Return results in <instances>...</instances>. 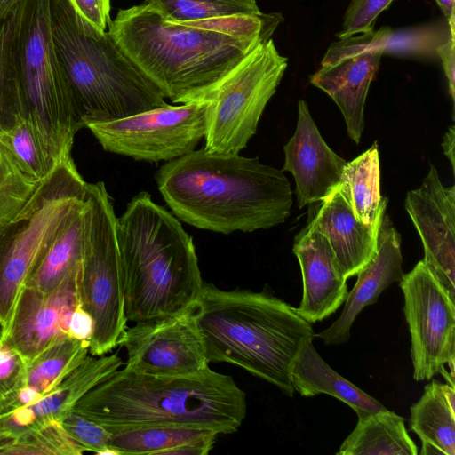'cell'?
I'll list each match as a JSON object with an SVG mask.
<instances>
[{
  "label": "cell",
  "mask_w": 455,
  "mask_h": 455,
  "mask_svg": "<svg viewBox=\"0 0 455 455\" xmlns=\"http://www.w3.org/2000/svg\"><path fill=\"white\" fill-rule=\"evenodd\" d=\"M287 65V58L270 38L250 52L200 100L207 102L204 148L239 154L256 133Z\"/></svg>",
  "instance_id": "10"
},
{
  "label": "cell",
  "mask_w": 455,
  "mask_h": 455,
  "mask_svg": "<svg viewBox=\"0 0 455 455\" xmlns=\"http://www.w3.org/2000/svg\"><path fill=\"white\" fill-rule=\"evenodd\" d=\"M393 1L352 0L345 12L342 29L337 36L344 39L373 31L376 19Z\"/></svg>",
  "instance_id": "35"
},
{
  "label": "cell",
  "mask_w": 455,
  "mask_h": 455,
  "mask_svg": "<svg viewBox=\"0 0 455 455\" xmlns=\"http://www.w3.org/2000/svg\"><path fill=\"white\" fill-rule=\"evenodd\" d=\"M72 410L110 434L153 427L238 430L245 393L234 379L209 367L193 374L158 376L124 368L87 392Z\"/></svg>",
  "instance_id": "2"
},
{
  "label": "cell",
  "mask_w": 455,
  "mask_h": 455,
  "mask_svg": "<svg viewBox=\"0 0 455 455\" xmlns=\"http://www.w3.org/2000/svg\"><path fill=\"white\" fill-rule=\"evenodd\" d=\"M194 309L127 327L118 346L125 348V367L138 372L178 376L209 367Z\"/></svg>",
  "instance_id": "14"
},
{
  "label": "cell",
  "mask_w": 455,
  "mask_h": 455,
  "mask_svg": "<svg viewBox=\"0 0 455 455\" xmlns=\"http://www.w3.org/2000/svg\"><path fill=\"white\" fill-rule=\"evenodd\" d=\"M356 219L379 232L387 198L380 194V170L378 143L344 167L338 188Z\"/></svg>",
  "instance_id": "26"
},
{
  "label": "cell",
  "mask_w": 455,
  "mask_h": 455,
  "mask_svg": "<svg viewBox=\"0 0 455 455\" xmlns=\"http://www.w3.org/2000/svg\"><path fill=\"white\" fill-rule=\"evenodd\" d=\"M11 45L22 117L55 166L71 157L75 135L83 124L54 50L50 0H20L12 13Z\"/></svg>",
  "instance_id": "7"
},
{
  "label": "cell",
  "mask_w": 455,
  "mask_h": 455,
  "mask_svg": "<svg viewBox=\"0 0 455 455\" xmlns=\"http://www.w3.org/2000/svg\"><path fill=\"white\" fill-rule=\"evenodd\" d=\"M77 13L92 27L105 32L110 18V0H69Z\"/></svg>",
  "instance_id": "37"
},
{
  "label": "cell",
  "mask_w": 455,
  "mask_h": 455,
  "mask_svg": "<svg viewBox=\"0 0 455 455\" xmlns=\"http://www.w3.org/2000/svg\"><path fill=\"white\" fill-rule=\"evenodd\" d=\"M454 386L433 379L410 409V430L421 440L420 454H455Z\"/></svg>",
  "instance_id": "24"
},
{
  "label": "cell",
  "mask_w": 455,
  "mask_h": 455,
  "mask_svg": "<svg viewBox=\"0 0 455 455\" xmlns=\"http://www.w3.org/2000/svg\"><path fill=\"white\" fill-rule=\"evenodd\" d=\"M26 361L0 342V406L25 387Z\"/></svg>",
  "instance_id": "36"
},
{
  "label": "cell",
  "mask_w": 455,
  "mask_h": 455,
  "mask_svg": "<svg viewBox=\"0 0 455 455\" xmlns=\"http://www.w3.org/2000/svg\"><path fill=\"white\" fill-rule=\"evenodd\" d=\"M172 23H197L261 15L256 0H146Z\"/></svg>",
  "instance_id": "29"
},
{
  "label": "cell",
  "mask_w": 455,
  "mask_h": 455,
  "mask_svg": "<svg viewBox=\"0 0 455 455\" xmlns=\"http://www.w3.org/2000/svg\"><path fill=\"white\" fill-rule=\"evenodd\" d=\"M89 345L69 335L55 341L27 363L24 387L39 399L86 359Z\"/></svg>",
  "instance_id": "28"
},
{
  "label": "cell",
  "mask_w": 455,
  "mask_h": 455,
  "mask_svg": "<svg viewBox=\"0 0 455 455\" xmlns=\"http://www.w3.org/2000/svg\"><path fill=\"white\" fill-rule=\"evenodd\" d=\"M12 14L0 21V132L12 129L22 116L19 78L12 54Z\"/></svg>",
  "instance_id": "30"
},
{
  "label": "cell",
  "mask_w": 455,
  "mask_h": 455,
  "mask_svg": "<svg viewBox=\"0 0 455 455\" xmlns=\"http://www.w3.org/2000/svg\"><path fill=\"white\" fill-rule=\"evenodd\" d=\"M155 179L178 219L222 234L279 225L292 205L288 179L259 157L195 149L163 164Z\"/></svg>",
  "instance_id": "1"
},
{
  "label": "cell",
  "mask_w": 455,
  "mask_h": 455,
  "mask_svg": "<svg viewBox=\"0 0 455 455\" xmlns=\"http://www.w3.org/2000/svg\"><path fill=\"white\" fill-rule=\"evenodd\" d=\"M401 235L389 217L384 215L378 233V249L373 258L356 274L357 281L347 293L339 317L327 329L315 334L326 345L346 343L358 314L375 303L380 293L402 280Z\"/></svg>",
  "instance_id": "20"
},
{
  "label": "cell",
  "mask_w": 455,
  "mask_h": 455,
  "mask_svg": "<svg viewBox=\"0 0 455 455\" xmlns=\"http://www.w3.org/2000/svg\"><path fill=\"white\" fill-rule=\"evenodd\" d=\"M454 145H455V128H454V125H451L443 136L442 147H443L444 155L446 156L448 160L451 162V165L453 172H454V167H455Z\"/></svg>",
  "instance_id": "40"
},
{
  "label": "cell",
  "mask_w": 455,
  "mask_h": 455,
  "mask_svg": "<svg viewBox=\"0 0 455 455\" xmlns=\"http://www.w3.org/2000/svg\"><path fill=\"white\" fill-rule=\"evenodd\" d=\"M0 139L21 171L31 180L41 182L53 169L32 126L22 116L12 129L0 132Z\"/></svg>",
  "instance_id": "32"
},
{
  "label": "cell",
  "mask_w": 455,
  "mask_h": 455,
  "mask_svg": "<svg viewBox=\"0 0 455 455\" xmlns=\"http://www.w3.org/2000/svg\"><path fill=\"white\" fill-rule=\"evenodd\" d=\"M84 452L60 422L19 436L0 448V455H81Z\"/></svg>",
  "instance_id": "33"
},
{
  "label": "cell",
  "mask_w": 455,
  "mask_h": 455,
  "mask_svg": "<svg viewBox=\"0 0 455 455\" xmlns=\"http://www.w3.org/2000/svg\"><path fill=\"white\" fill-rule=\"evenodd\" d=\"M87 182L72 156L58 163L20 213L0 225V330L10 323L18 298L70 212L85 198Z\"/></svg>",
  "instance_id": "8"
},
{
  "label": "cell",
  "mask_w": 455,
  "mask_h": 455,
  "mask_svg": "<svg viewBox=\"0 0 455 455\" xmlns=\"http://www.w3.org/2000/svg\"><path fill=\"white\" fill-rule=\"evenodd\" d=\"M293 253L302 274L303 295L297 312L310 323L335 313L347 296L343 275L326 237L307 226L295 237Z\"/></svg>",
  "instance_id": "19"
},
{
  "label": "cell",
  "mask_w": 455,
  "mask_h": 455,
  "mask_svg": "<svg viewBox=\"0 0 455 455\" xmlns=\"http://www.w3.org/2000/svg\"><path fill=\"white\" fill-rule=\"evenodd\" d=\"M0 341H1V330H0Z\"/></svg>",
  "instance_id": "43"
},
{
  "label": "cell",
  "mask_w": 455,
  "mask_h": 455,
  "mask_svg": "<svg viewBox=\"0 0 455 455\" xmlns=\"http://www.w3.org/2000/svg\"><path fill=\"white\" fill-rule=\"evenodd\" d=\"M291 381L294 390L300 395H331L350 406L357 417L386 408L332 370L316 352L313 338H306L299 346L291 369Z\"/></svg>",
  "instance_id": "22"
},
{
  "label": "cell",
  "mask_w": 455,
  "mask_h": 455,
  "mask_svg": "<svg viewBox=\"0 0 455 455\" xmlns=\"http://www.w3.org/2000/svg\"><path fill=\"white\" fill-rule=\"evenodd\" d=\"M50 20L56 56L83 127L167 104L112 36L84 20L69 0H50Z\"/></svg>",
  "instance_id": "6"
},
{
  "label": "cell",
  "mask_w": 455,
  "mask_h": 455,
  "mask_svg": "<svg viewBox=\"0 0 455 455\" xmlns=\"http://www.w3.org/2000/svg\"><path fill=\"white\" fill-rule=\"evenodd\" d=\"M117 354L88 355L58 386L36 401L9 411H0V448L10 441L60 422L92 388L120 369Z\"/></svg>",
  "instance_id": "17"
},
{
  "label": "cell",
  "mask_w": 455,
  "mask_h": 455,
  "mask_svg": "<svg viewBox=\"0 0 455 455\" xmlns=\"http://www.w3.org/2000/svg\"><path fill=\"white\" fill-rule=\"evenodd\" d=\"M116 234L127 321L196 307L204 281L192 236L176 217L141 191L117 218Z\"/></svg>",
  "instance_id": "4"
},
{
  "label": "cell",
  "mask_w": 455,
  "mask_h": 455,
  "mask_svg": "<svg viewBox=\"0 0 455 455\" xmlns=\"http://www.w3.org/2000/svg\"><path fill=\"white\" fill-rule=\"evenodd\" d=\"M337 454L416 455L418 448L405 428L404 419L385 408L358 417Z\"/></svg>",
  "instance_id": "27"
},
{
  "label": "cell",
  "mask_w": 455,
  "mask_h": 455,
  "mask_svg": "<svg viewBox=\"0 0 455 455\" xmlns=\"http://www.w3.org/2000/svg\"><path fill=\"white\" fill-rule=\"evenodd\" d=\"M447 40L437 46L435 52L442 60L443 68L448 81V89L451 99L455 97V29L449 28Z\"/></svg>",
  "instance_id": "38"
},
{
  "label": "cell",
  "mask_w": 455,
  "mask_h": 455,
  "mask_svg": "<svg viewBox=\"0 0 455 455\" xmlns=\"http://www.w3.org/2000/svg\"><path fill=\"white\" fill-rule=\"evenodd\" d=\"M19 2L20 0H0V21L12 13Z\"/></svg>",
  "instance_id": "42"
},
{
  "label": "cell",
  "mask_w": 455,
  "mask_h": 455,
  "mask_svg": "<svg viewBox=\"0 0 455 455\" xmlns=\"http://www.w3.org/2000/svg\"><path fill=\"white\" fill-rule=\"evenodd\" d=\"M88 212L86 197L70 212L63 227L33 269L25 287L50 292L81 271Z\"/></svg>",
  "instance_id": "23"
},
{
  "label": "cell",
  "mask_w": 455,
  "mask_h": 455,
  "mask_svg": "<svg viewBox=\"0 0 455 455\" xmlns=\"http://www.w3.org/2000/svg\"><path fill=\"white\" fill-rule=\"evenodd\" d=\"M282 172H291L299 208L322 202L339 186L347 161L324 141L307 104L298 102V121L293 136L283 147Z\"/></svg>",
  "instance_id": "18"
},
{
  "label": "cell",
  "mask_w": 455,
  "mask_h": 455,
  "mask_svg": "<svg viewBox=\"0 0 455 455\" xmlns=\"http://www.w3.org/2000/svg\"><path fill=\"white\" fill-rule=\"evenodd\" d=\"M207 102L166 104L86 124L104 150L138 161H171L196 149L206 132Z\"/></svg>",
  "instance_id": "11"
},
{
  "label": "cell",
  "mask_w": 455,
  "mask_h": 455,
  "mask_svg": "<svg viewBox=\"0 0 455 455\" xmlns=\"http://www.w3.org/2000/svg\"><path fill=\"white\" fill-rule=\"evenodd\" d=\"M60 423L66 433L84 451H92L100 455H116L109 446L111 434L103 427L79 412L70 410L60 420Z\"/></svg>",
  "instance_id": "34"
},
{
  "label": "cell",
  "mask_w": 455,
  "mask_h": 455,
  "mask_svg": "<svg viewBox=\"0 0 455 455\" xmlns=\"http://www.w3.org/2000/svg\"><path fill=\"white\" fill-rule=\"evenodd\" d=\"M307 226L326 237L347 279L356 275L377 251L379 232L356 219L338 188L319 202Z\"/></svg>",
  "instance_id": "21"
},
{
  "label": "cell",
  "mask_w": 455,
  "mask_h": 455,
  "mask_svg": "<svg viewBox=\"0 0 455 455\" xmlns=\"http://www.w3.org/2000/svg\"><path fill=\"white\" fill-rule=\"evenodd\" d=\"M39 184L21 171L0 139V225L20 213Z\"/></svg>",
  "instance_id": "31"
},
{
  "label": "cell",
  "mask_w": 455,
  "mask_h": 455,
  "mask_svg": "<svg viewBox=\"0 0 455 455\" xmlns=\"http://www.w3.org/2000/svg\"><path fill=\"white\" fill-rule=\"evenodd\" d=\"M108 32L173 103L202 100L250 52L271 38L172 23L148 3L121 9Z\"/></svg>",
  "instance_id": "3"
},
{
  "label": "cell",
  "mask_w": 455,
  "mask_h": 455,
  "mask_svg": "<svg viewBox=\"0 0 455 455\" xmlns=\"http://www.w3.org/2000/svg\"><path fill=\"white\" fill-rule=\"evenodd\" d=\"M411 336L413 379L428 380L448 363L454 376L455 299L419 261L400 281Z\"/></svg>",
  "instance_id": "12"
},
{
  "label": "cell",
  "mask_w": 455,
  "mask_h": 455,
  "mask_svg": "<svg viewBox=\"0 0 455 455\" xmlns=\"http://www.w3.org/2000/svg\"><path fill=\"white\" fill-rule=\"evenodd\" d=\"M404 205L422 241L423 261L455 299V187H445L431 165Z\"/></svg>",
  "instance_id": "15"
},
{
  "label": "cell",
  "mask_w": 455,
  "mask_h": 455,
  "mask_svg": "<svg viewBox=\"0 0 455 455\" xmlns=\"http://www.w3.org/2000/svg\"><path fill=\"white\" fill-rule=\"evenodd\" d=\"M93 329L91 315L80 305L74 310L68 323V335L90 342Z\"/></svg>",
  "instance_id": "39"
},
{
  "label": "cell",
  "mask_w": 455,
  "mask_h": 455,
  "mask_svg": "<svg viewBox=\"0 0 455 455\" xmlns=\"http://www.w3.org/2000/svg\"><path fill=\"white\" fill-rule=\"evenodd\" d=\"M80 273L50 292L24 287L1 343L18 353L27 363L61 338L68 335V323L79 306Z\"/></svg>",
  "instance_id": "16"
},
{
  "label": "cell",
  "mask_w": 455,
  "mask_h": 455,
  "mask_svg": "<svg viewBox=\"0 0 455 455\" xmlns=\"http://www.w3.org/2000/svg\"><path fill=\"white\" fill-rule=\"evenodd\" d=\"M443 15L445 16L449 28H455L454 0H435Z\"/></svg>",
  "instance_id": "41"
},
{
  "label": "cell",
  "mask_w": 455,
  "mask_h": 455,
  "mask_svg": "<svg viewBox=\"0 0 455 455\" xmlns=\"http://www.w3.org/2000/svg\"><path fill=\"white\" fill-rule=\"evenodd\" d=\"M194 315L209 363L237 365L293 395V362L302 340L315 338L296 307L267 291L204 282Z\"/></svg>",
  "instance_id": "5"
},
{
  "label": "cell",
  "mask_w": 455,
  "mask_h": 455,
  "mask_svg": "<svg viewBox=\"0 0 455 455\" xmlns=\"http://www.w3.org/2000/svg\"><path fill=\"white\" fill-rule=\"evenodd\" d=\"M219 434L198 427H153L111 434L109 446L116 455H207Z\"/></svg>",
  "instance_id": "25"
},
{
  "label": "cell",
  "mask_w": 455,
  "mask_h": 455,
  "mask_svg": "<svg viewBox=\"0 0 455 455\" xmlns=\"http://www.w3.org/2000/svg\"><path fill=\"white\" fill-rule=\"evenodd\" d=\"M85 197L88 212L78 297L93 323L89 354L100 356L118 345L128 321L113 199L102 181L88 183Z\"/></svg>",
  "instance_id": "9"
},
{
  "label": "cell",
  "mask_w": 455,
  "mask_h": 455,
  "mask_svg": "<svg viewBox=\"0 0 455 455\" xmlns=\"http://www.w3.org/2000/svg\"><path fill=\"white\" fill-rule=\"evenodd\" d=\"M391 29L382 28L331 44L321 68L310 83L326 92L338 105L347 134L359 143L363 130V111L371 81L379 70Z\"/></svg>",
  "instance_id": "13"
}]
</instances>
